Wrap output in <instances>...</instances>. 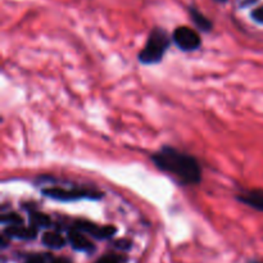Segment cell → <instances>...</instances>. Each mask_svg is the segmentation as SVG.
Masks as SVG:
<instances>
[{"label":"cell","instance_id":"obj_1","mask_svg":"<svg viewBox=\"0 0 263 263\" xmlns=\"http://www.w3.org/2000/svg\"><path fill=\"white\" fill-rule=\"evenodd\" d=\"M159 171L174 176L182 185H198L202 181V167L195 157L171 145H163L151 157Z\"/></svg>","mask_w":263,"mask_h":263},{"label":"cell","instance_id":"obj_2","mask_svg":"<svg viewBox=\"0 0 263 263\" xmlns=\"http://www.w3.org/2000/svg\"><path fill=\"white\" fill-rule=\"evenodd\" d=\"M170 45H171V37L168 36V33L163 28H153L152 32L149 33L145 45L139 53V62L145 66L161 63Z\"/></svg>","mask_w":263,"mask_h":263},{"label":"cell","instance_id":"obj_3","mask_svg":"<svg viewBox=\"0 0 263 263\" xmlns=\"http://www.w3.org/2000/svg\"><path fill=\"white\" fill-rule=\"evenodd\" d=\"M41 194L49 199L62 203L79 202V200H99L104 197L102 192L86 189V187H71V189L61 186L45 187V189L41 190Z\"/></svg>","mask_w":263,"mask_h":263},{"label":"cell","instance_id":"obj_4","mask_svg":"<svg viewBox=\"0 0 263 263\" xmlns=\"http://www.w3.org/2000/svg\"><path fill=\"white\" fill-rule=\"evenodd\" d=\"M172 41L182 51H195L202 46L199 33L187 26H180L172 33Z\"/></svg>","mask_w":263,"mask_h":263},{"label":"cell","instance_id":"obj_5","mask_svg":"<svg viewBox=\"0 0 263 263\" xmlns=\"http://www.w3.org/2000/svg\"><path fill=\"white\" fill-rule=\"evenodd\" d=\"M73 228L80 230L81 233L86 234V235L92 236L94 239L98 240H107V239L113 238L117 233V228L112 225H104L99 226L94 222H90V221L85 220H77L74 221Z\"/></svg>","mask_w":263,"mask_h":263},{"label":"cell","instance_id":"obj_6","mask_svg":"<svg viewBox=\"0 0 263 263\" xmlns=\"http://www.w3.org/2000/svg\"><path fill=\"white\" fill-rule=\"evenodd\" d=\"M67 240L71 244L72 248L77 252H82V253H92L95 251V246L85 236L84 233H81L77 229L72 228L67 233Z\"/></svg>","mask_w":263,"mask_h":263},{"label":"cell","instance_id":"obj_7","mask_svg":"<svg viewBox=\"0 0 263 263\" xmlns=\"http://www.w3.org/2000/svg\"><path fill=\"white\" fill-rule=\"evenodd\" d=\"M8 239H17V240H33L37 238L39 229L33 228V226H25V225H17V226H7L3 231Z\"/></svg>","mask_w":263,"mask_h":263},{"label":"cell","instance_id":"obj_8","mask_svg":"<svg viewBox=\"0 0 263 263\" xmlns=\"http://www.w3.org/2000/svg\"><path fill=\"white\" fill-rule=\"evenodd\" d=\"M236 199L243 204L253 208V210L263 212V190L262 189H251L244 190L240 194L236 195Z\"/></svg>","mask_w":263,"mask_h":263},{"label":"cell","instance_id":"obj_9","mask_svg":"<svg viewBox=\"0 0 263 263\" xmlns=\"http://www.w3.org/2000/svg\"><path fill=\"white\" fill-rule=\"evenodd\" d=\"M190 18H192L193 23L195 25V27L199 31H203V32H211L213 28V23L210 18L205 17L202 12H200L198 8L190 7L189 8Z\"/></svg>","mask_w":263,"mask_h":263},{"label":"cell","instance_id":"obj_10","mask_svg":"<svg viewBox=\"0 0 263 263\" xmlns=\"http://www.w3.org/2000/svg\"><path fill=\"white\" fill-rule=\"evenodd\" d=\"M67 239L63 238L58 231H46L41 236V243L49 249H62L67 244Z\"/></svg>","mask_w":263,"mask_h":263},{"label":"cell","instance_id":"obj_11","mask_svg":"<svg viewBox=\"0 0 263 263\" xmlns=\"http://www.w3.org/2000/svg\"><path fill=\"white\" fill-rule=\"evenodd\" d=\"M28 218H30V225L36 229H46L51 226V218L48 215L37 211H28Z\"/></svg>","mask_w":263,"mask_h":263},{"label":"cell","instance_id":"obj_12","mask_svg":"<svg viewBox=\"0 0 263 263\" xmlns=\"http://www.w3.org/2000/svg\"><path fill=\"white\" fill-rule=\"evenodd\" d=\"M0 222L7 226H17L23 225V218L17 212H7L3 213L0 217Z\"/></svg>","mask_w":263,"mask_h":263},{"label":"cell","instance_id":"obj_13","mask_svg":"<svg viewBox=\"0 0 263 263\" xmlns=\"http://www.w3.org/2000/svg\"><path fill=\"white\" fill-rule=\"evenodd\" d=\"M126 258L121 254H116V253H108L105 256L100 257L95 263H125Z\"/></svg>","mask_w":263,"mask_h":263},{"label":"cell","instance_id":"obj_14","mask_svg":"<svg viewBox=\"0 0 263 263\" xmlns=\"http://www.w3.org/2000/svg\"><path fill=\"white\" fill-rule=\"evenodd\" d=\"M53 258L49 254H33L28 257L25 263H51Z\"/></svg>","mask_w":263,"mask_h":263},{"label":"cell","instance_id":"obj_15","mask_svg":"<svg viewBox=\"0 0 263 263\" xmlns=\"http://www.w3.org/2000/svg\"><path fill=\"white\" fill-rule=\"evenodd\" d=\"M116 249H120V251H130L131 247H133V243H131L128 239H120V240H116L113 243Z\"/></svg>","mask_w":263,"mask_h":263},{"label":"cell","instance_id":"obj_16","mask_svg":"<svg viewBox=\"0 0 263 263\" xmlns=\"http://www.w3.org/2000/svg\"><path fill=\"white\" fill-rule=\"evenodd\" d=\"M252 18H253L256 22L263 23V7L254 9L253 12H252Z\"/></svg>","mask_w":263,"mask_h":263},{"label":"cell","instance_id":"obj_17","mask_svg":"<svg viewBox=\"0 0 263 263\" xmlns=\"http://www.w3.org/2000/svg\"><path fill=\"white\" fill-rule=\"evenodd\" d=\"M51 263H71V261L67 258H63V257H61V258H53Z\"/></svg>","mask_w":263,"mask_h":263},{"label":"cell","instance_id":"obj_18","mask_svg":"<svg viewBox=\"0 0 263 263\" xmlns=\"http://www.w3.org/2000/svg\"><path fill=\"white\" fill-rule=\"evenodd\" d=\"M254 2H257V0H244V5H248V4H252V3H254Z\"/></svg>","mask_w":263,"mask_h":263},{"label":"cell","instance_id":"obj_19","mask_svg":"<svg viewBox=\"0 0 263 263\" xmlns=\"http://www.w3.org/2000/svg\"><path fill=\"white\" fill-rule=\"evenodd\" d=\"M248 263H262V262H259V261H256V259H253V261H249Z\"/></svg>","mask_w":263,"mask_h":263}]
</instances>
